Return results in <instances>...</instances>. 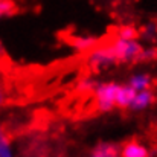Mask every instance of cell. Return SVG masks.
Returning <instances> with one entry per match:
<instances>
[{
    "instance_id": "cell-1",
    "label": "cell",
    "mask_w": 157,
    "mask_h": 157,
    "mask_svg": "<svg viewBox=\"0 0 157 157\" xmlns=\"http://www.w3.org/2000/svg\"><path fill=\"white\" fill-rule=\"evenodd\" d=\"M110 48L117 64H139V55L142 52L144 44L140 43V40L114 38V41L110 43Z\"/></svg>"
},
{
    "instance_id": "cell-2",
    "label": "cell",
    "mask_w": 157,
    "mask_h": 157,
    "mask_svg": "<svg viewBox=\"0 0 157 157\" xmlns=\"http://www.w3.org/2000/svg\"><path fill=\"white\" fill-rule=\"evenodd\" d=\"M119 86L121 82H114V81L96 82L93 89V96H95L96 108L101 113H108L113 108H116V96H117Z\"/></svg>"
},
{
    "instance_id": "cell-3",
    "label": "cell",
    "mask_w": 157,
    "mask_h": 157,
    "mask_svg": "<svg viewBox=\"0 0 157 157\" xmlns=\"http://www.w3.org/2000/svg\"><path fill=\"white\" fill-rule=\"evenodd\" d=\"M87 66L93 72H104L111 67L117 66V61L113 55L110 44L95 46L92 51L87 52Z\"/></svg>"
},
{
    "instance_id": "cell-4",
    "label": "cell",
    "mask_w": 157,
    "mask_h": 157,
    "mask_svg": "<svg viewBox=\"0 0 157 157\" xmlns=\"http://www.w3.org/2000/svg\"><path fill=\"white\" fill-rule=\"evenodd\" d=\"M156 99H157L156 92L151 90V89L136 92L133 99H131V102H130L128 110H131V111H144V110H147L148 107H151L154 104Z\"/></svg>"
},
{
    "instance_id": "cell-5",
    "label": "cell",
    "mask_w": 157,
    "mask_h": 157,
    "mask_svg": "<svg viewBox=\"0 0 157 157\" xmlns=\"http://www.w3.org/2000/svg\"><path fill=\"white\" fill-rule=\"evenodd\" d=\"M127 86H130L134 92H140V90H147L151 89L154 84L153 75L148 72H136L133 75H130V78L125 82Z\"/></svg>"
},
{
    "instance_id": "cell-6",
    "label": "cell",
    "mask_w": 157,
    "mask_h": 157,
    "mask_svg": "<svg viewBox=\"0 0 157 157\" xmlns=\"http://www.w3.org/2000/svg\"><path fill=\"white\" fill-rule=\"evenodd\" d=\"M119 154L121 157H150V150L144 144L137 140H131L121 148Z\"/></svg>"
},
{
    "instance_id": "cell-7",
    "label": "cell",
    "mask_w": 157,
    "mask_h": 157,
    "mask_svg": "<svg viewBox=\"0 0 157 157\" xmlns=\"http://www.w3.org/2000/svg\"><path fill=\"white\" fill-rule=\"evenodd\" d=\"M119 148L116 144L111 142H101L95 147V150L92 151V154L89 157H121L119 154Z\"/></svg>"
},
{
    "instance_id": "cell-8",
    "label": "cell",
    "mask_w": 157,
    "mask_h": 157,
    "mask_svg": "<svg viewBox=\"0 0 157 157\" xmlns=\"http://www.w3.org/2000/svg\"><path fill=\"white\" fill-rule=\"evenodd\" d=\"M70 44L79 52H89L96 46V38L90 35H76L70 40Z\"/></svg>"
},
{
    "instance_id": "cell-9",
    "label": "cell",
    "mask_w": 157,
    "mask_h": 157,
    "mask_svg": "<svg viewBox=\"0 0 157 157\" xmlns=\"http://www.w3.org/2000/svg\"><path fill=\"white\" fill-rule=\"evenodd\" d=\"M134 90L127 86V84H121L119 86V90H117V96H116V107L117 108H128L130 102L134 96Z\"/></svg>"
},
{
    "instance_id": "cell-10",
    "label": "cell",
    "mask_w": 157,
    "mask_h": 157,
    "mask_svg": "<svg viewBox=\"0 0 157 157\" xmlns=\"http://www.w3.org/2000/svg\"><path fill=\"white\" fill-rule=\"evenodd\" d=\"M139 40L150 44L157 41V21H148L139 28Z\"/></svg>"
},
{
    "instance_id": "cell-11",
    "label": "cell",
    "mask_w": 157,
    "mask_h": 157,
    "mask_svg": "<svg viewBox=\"0 0 157 157\" xmlns=\"http://www.w3.org/2000/svg\"><path fill=\"white\" fill-rule=\"evenodd\" d=\"M116 38L139 40V28L134 25H121L116 28Z\"/></svg>"
},
{
    "instance_id": "cell-12",
    "label": "cell",
    "mask_w": 157,
    "mask_h": 157,
    "mask_svg": "<svg viewBox=\"0 0 157 157\" xmlns=\"http://www.w3.org/2000/svg\"><path fill=\"white\" fill-rule=\"evenodd\" d=\"M0 157H15L11 140H9L8 134L5 133V128L2 124H0Z\"/></svg>"
},
{
    "instance_id": "cell-13",
    "label": "cell",
    "mask_w": 157,
    "mask_h": 157,
    "mask_svg": "<svg viewBox=\"0 0 157 157\" xmlns=\"http://www.w3.org/2000/svg\"><path fill=\"white\" fill-rule=\"evenodd\" d=\"M157 59V48L150 44V46H144L142 48V52L139 55V64H144V63H151V61H156Z\"/></svg>"
},
{
    "instance_id": "cell-14",
    "label": "cell",
    "mask_w": 157,
    "mask_h": 157,
    "mask_svg": "<svg viewBox=\"0 0 157 157\" xmlns=\"http://www.w3.org/2000/svg\"><path fill=\"white\" fill-rule=\"evenodd\" d=\"M17 11V5L14 0H0V20L14 15Z\"/></svg>"
},
{
    "instance_id": "cell-15",
    "label": "cell",
    "mask_w": 157,
    "mask_h": 157,
    "mask_svg": "<svg viewBox=\"0 0 157 157\" xmlns=\"http://www.w3.org/2000/svg\"><path fill=\"white\" fill-rule=\"evenodd\" d=\"M96 82H98V81H95V79L86 76V78H82V79L78 81V90H79V92H92V93H93V89H95Z\"/></svg>"
},
{
    "instance_id": "cell-16",
    "label": "cell",
    "mask_w": 157,
    "mask_h": 157,
    "mask_svg": "<svg viewBox=\"0 0 157 157\" xmlns=\"http://www.w3.org/2000/svg\"><path fill=\"white\" fill-rule=\"evenodd\" d=\"M6 101H8V92H6V87L0 82V107L6 104Z\"/></svg>"
},
{
    "instance_id": "cell-17",
    "label": "cell",
    "mask_w": 157,
    "mask_h": 157,
    "mask_svg": "<svg viewBox=\"0 0 157 157\" xmlns=\"http://www.w3.org/2000/svg\"><path fill=\"white\" fill-rule=\"evenodd\" d=\"M3 53V46H2V43H0V55Z\"/></svg>"
}]
</instances>
